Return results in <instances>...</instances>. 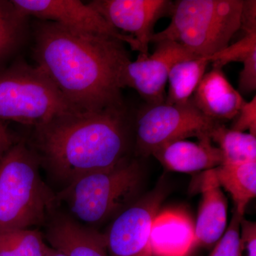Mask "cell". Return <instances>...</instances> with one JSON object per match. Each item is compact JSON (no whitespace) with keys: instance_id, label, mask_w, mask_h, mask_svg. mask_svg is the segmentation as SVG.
Returning a JSON list of instances; mask_svg holds the SVG:
<instances>
[{"instance_id":"cb8c5ba5","label":"cell","mask_w":256,"mask_h":256,"mask_svg":"<svg viewBox=\"0 0 256 256\" xmlns=\"http://www.w3.org/2000/svg\"><path fill=\"white\" fill-rule=\"evenodd\" d=\"M230 129L238 132L248 130L250 134L256 136V96L249 102L246 101L238 114L234 118Z\"/></svg>"},{"instance_id":"ffe728a7","label":"cell","mask_w":256,"mask_h":256,"mask_svg":"<svg viewBox=\"0 0 256 256\" xmlns=\"http://www.w3.org/2000/svg\"><path fill=\"white\" fill-rule=\"evenodd\" d=\"M223 156V164H242L256 161V138L250 133L238 132L220 122L210 134Z\"/></svg>"},{"instance_id":"484cf974","label":"cell","mask_w":256,"mask_h":256,"mask_svg":"<svg viewBox=\"0 0 256 256\" xmlns=\"http://www.w3.org/2000/svg\"><path fill=\"white\" fill-rule=\"evenodd\" d=\"M240 28L246 34L256 33V1L242 0Z\"/></svg>"},{"instance_id":"9a60e30c","label":"cell","mask_w":256,"mask_h":256,"mask_svg":"<svg viewBox=\"0 0 256 256\" xmlns=\"http://www.w3.org/2000/svg\"><path fill=\"white\" fill-rule=\"evenodd\" d=\"M46 239L50 248L66 256H109L105 234L84 226L72 217H57L50 224Z\"/></svg>"},{"instance_id":"8fae6325","label":"cell","mask_w":256,"mask_h":256,"mask_svg":"<svg viewBox=\"0 0 256 256\" xmlns=\"http://www.w3.org/2000/svg\"><path fill=\"white\" fill-rule=\"evenodd\" d=\"M88 4L118 31L129 34L138 42L140 53L148 54L153 28L160 18L171 15L170 0H94Z\"/></svg>"},{"instance_id":"5bb4252c","label":"cell","mask_w":256,"mask_h":256,"mask_svg":"<svg viewBox=\"0 0 256 256\" xmlns=\"http://www.w3.org/2000/svg\"><path fill=\"white\" fill-rule=\"evenodd\" d=\"M150 244L153 256H186L195 246V226L182 210H164L152 223Z\"/></svg>"},{"instance_id":"ac0fdd59","label":"cell","mask_w":256,"mask_h":256,"mask_svg":"<svg viewBox=\"0 0 256 256\" xmlns=\"http://www.w3.org/2000/svg\"><path fill=\"white\" fill-rule=\"evenodd\" d=\"M210 58L214 68H222L232 62L244 64L239 78V90L250 94L256 88V33L246 34L236 43L217 52Z\"/></svg>"},{"instance_id":"30bf717a","label":"cell","mask_w":256,"mask_h":256,"mask_svg":"<svg viewBox=\"0 0 256 256\" xmlns=\"http://www.w3.org/2000/svg\"><path fill=\"white\" fill-rule=\"evenodd\" d=\"M163 197L152 192L117 216L105 234L109 256H153L151 226Z\"/></svg>"},{"instance_id":"6da1fadb","label":"cell","mask_w":256,"mask_h":256,"mask_svg":"<svg viewBox=\"0 0 256 256\" xmlns=\"http://www.w3.org/2000/svg\"><path fill=\"white\" fill-rule=\"evenodd\" d=\"M34 40L37 66L76 110L124 105L121 90L131 62L124 42L40 20L34 28Z\"/></svg>"},{"instance_id":"83f0119b","label":"cell","mask_w":256,"mask_h":256,"mask_svg":"<svg viewBox=\"0 0 256 256\" xmlns=\"http://www.w3.org/2000/svg\"><path fill=\"white\" fill-rule=\"evenodd\" d=\"M46 256H66L64 254H62L58 250H55V249L50 248V252L46 254Z\"/></svg>"},{"instance_id":"7c38bea8","label":"cell","mask_w":256,"mask_h":256,"mask_svg":"<svg viewBox=\"0 0 256 256\" xmlns=\"http://www.w3.org/2000/svg\"><path fill=\"white\" fill-rule=\"evenodd\" d=\"M191 100L202 114L218 122L234 119L246 102L217 68L205 74Z\"/></svg>"},{"instance_id":"9c48e42d","label":"cell","mask_w":256,"mask_h":256,"mask_svg":"<svg viewBox=\"0 0 256 256\" xmlns=\"http://www.w3.org/2000/svg\"><path fill=\"white\" fill-rule=\"evenodd\" d=\"M156 45L151 56L140 54L136 62H130L124 75V88L134 89L150 106L164 102L165 86L175 64L201 57L176 42H160Z\"/></svg>"},{"instance_id":"52a82bcc","label":"cell","mask_w":256,"mask_h":256,"mask_svg":"<svg viewBox=\"0 0 256 256\" xmlns=\"http://www.w3.org/2000/svg\"><path fill=\"white\" fill-rule=\"evenodd\" d=\"M220 122L206 117L191 99L186 104L150 106L138 117L136 148L148 156L162 146L188 138H210Z\"/></svg>"},{"instance_id":"4316f807","label":"cell","mask_w":256,"mask_h":256,"mask_svg":"<svg viewBox=\"0 0 256 256\" xmlns=\"http://www.w3.org/2000/svg\"><path fill=\"white\" fill-rule=\"evenodd\" d=\"M14 144V136L4 121L0 120V160Z\"/></svg>"},{"instance_id":"2e32d148","label":"cell","mask_w":256,"mask_h":256,"mask_svg":"<svg viewBox=\"0 0 256 256\" xmlns=\"http://www.w3.org/2000/svg\"><path fill=\"white\" fill-rule=\"evenodd\" d=\"M152 156L166 169L178 172H194L214 169L223 164V156L210 138L198 142L178 140L162 146Z\"/></svg>"},{"instance_id":"7402d4cb","label":"cell","mask_w":256,"mask_h":256,"mask_svg":"<svg viewBox=\"0 0 256 256\" xmlns=\"http://www.w3.org/2000/svg\"><path fill=\"white\" fill-rule=\"evenodd\" d=\"M50 249L38 230L14 229L0 232V256H46Z\"/></svg>"},{"instance_id":"3957f363","label":"cell","mask_w":256,"mask_h":256,"mask_svg":"<svg viewBox=\"0 0 256 256\" xmlns=\"http://www.w3.org/2000/svg\"><path fill=\"white\" fill-rule=\"evenodd\" d=\"M40 163L23 142L0 160V232L28 229L46 220L56 200L40 176Z\"/></svg>"},{"instance_id":"8992f818","label":"cell","mask_w":256,"mask_h":256,"mask_svg":"<svg viewBox=\"0 0 256 256\" xmlns=\"http://www.w3.org/2000/svg\"><path fill=\"white\" fill-rule=\"evenodd\" d=\"M70 105L41 68L24 62L0 72V120L40 127L69 112Z\"/></svg>"},{"instance_id":"ba28073f","label":"cell","mask_w":256,"mask_h":256,"mask_svg":"<svg viewBox=\"0 0 256 256\" xmlns=\"http://www.w3.org/2000/svg\"><path fill=\"white\" fill-rule=\"evenodd\" d=\"M26 16L52 22L69 30L114 37L140 52L138 42L116 30L95 10L78 0H12Z\"/></svg>"},{"instance_id":"7a4b0ae2","label":"cell","mask_w":256,"mask_h":256,"mask_svg":"<svg viewBox=\"0 0 256 256\" xmlns=\"http://www.w3.org/2000/svg\"><path fill=\"white\" fill-rule=\"evenodd\" d=\"M41 163L65 186L82 175L114 168L127 158L126 106L69 112L36 128Z\"/></svg>"},{"instance_id":"e0dca14e","label":"cell","mask_w":256,"mask_h":256,"mask_svg":"<svg viewBox=\"0 0 256 256\" xmlns=\"http://www.w3.org/2000/svg\"><path fill=\"white\" fill-rule=\"evenodd\" d=\"M220 186L232 195L236 212L244 216L256 195V161L242 164H222L214 168Z\"/></svg>"},{"instance_id":"5b68a950","label":"cell","mask_w":256,"mask_h":256,"mask_svg":"<svg viewBox=\"0 0 256 256\" xmlns=\"http://www.w3.org/2000/svg\"><path fill=\"white\" fill-rule=\"evenodd\" d=\"M141 182L139 163L126 158L114 168L76 178L56 196V200L64 202L79 223L96 225L130 206Z\"/></svg>"},{"instance_id":"277c9868","label":"cell","mask_w":256,"mask_h":256,"mask_svg":"<svg viewBox=\"0 0 256 256\" xmlns=\"http://www.w3.org/2000/svg\"><path fill=\"white\" fill-rule=\"evenodd\" d=\"M242 0H178L171 22L150 43L174 42L197 56H210L229 45L240 30Z\"/></svg>"},{"instance_id":"d6986e66","label":"cell","mask_w":256,"mask_h":256,"mask_svg":"<svg viewBox=\"0 0 256 256\" xmlns=\"http://www.w3.org/2000/svg\"><path fill=\"white\" fill-rule=\"evenodd\" d=\"M210 63L208 56H201L175 64L168 76L169 90L165 104L174 105L190 101Z\"/></svg>"},{"instance_id":"d4e9b609","label":"cell","mask_w":256,"mask_h":256,"mask_svg":"<svg viewBox=\"0 0 256 256\" xmlns=\"http://www.w3.org/2000/svg\"><path fill=\"white\" fill-rule=\"evenodd\" d=\"M240 256H256V226L255 222L242 218L240 222Z\"/></svg>"},{"instance_id":"603a6c76","label":"cell","mask_w":256,"mask_h":256,"mask_svg":"<svg viewBox=\"0 0 256 256\" xmlns=\"http://www.w3.org/2000/svg\"><path fill=\"white\" fill-rule=\"evenodd\" d=\"M242 216L234 212L225 234L208 256H240V230Z\"/></svg>"},{"instance_id":"44dd1931","label":"cell","mask_w":256,"mask_h":256,"mask_svg":"<svg viewBox=\"0 0 256 256\" xmlns=\"http://www.w3.org/2000/svg\"><path fill=\"white\" fill-rule=\"evenodd\" d=\"M28 18L12 0H0V62L12 54L24 40Z\"/></svg>"},{"instance_id":"4fadbf2b","label":"cell","mask_w":256,"mask_h":256,"mask_svg":"<svg viewBox=\"0 0 256 256\" xmlns=\"http://www.w3.org/2000/svg\"><path fill=\"white\" fill-rule=\"evenodd\" d=\"M202 198L195 226V246L213 245L223 236L227 222V202L214 169L200 176Z\"/></svg>"}]
</instances>
